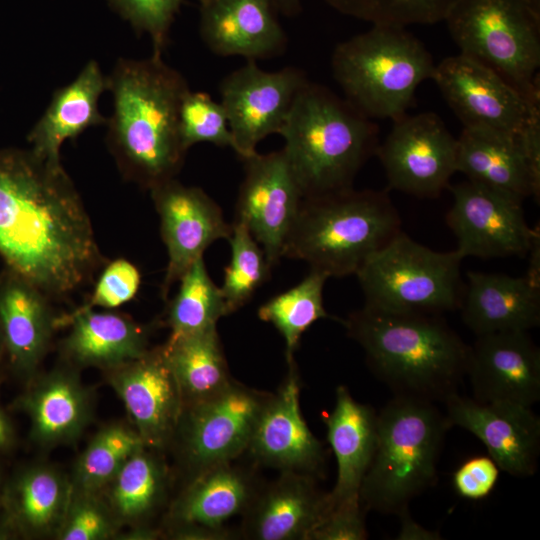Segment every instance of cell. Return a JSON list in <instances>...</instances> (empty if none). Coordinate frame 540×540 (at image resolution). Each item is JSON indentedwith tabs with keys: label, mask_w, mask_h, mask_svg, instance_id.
I'll list each match as a JSON object with an SVG mask.
<instances>
[{
	"label": "cell",
	"mask_w": 540,
	"mask_h": 540,
	"mask_svg": "<svg viewBox=\"0 0 540 540\" xmlns=\"http://www.w3.org/2000/svg\"><path fill=\"white\" fill-rule=\"evenodd\" d=\"M443 403L450 426L475 435L500 470L516 477L535 474L540 454V419L531 407L479 402L458 393Z\"/></svg>",
	"instance_id": "17"
},
{
	"label": "cell",
	"mask_w": 540,
	"mask_h": 540,
	"mask_svg": "<svg viewBox=\"0 0 540 540\" xmlns=\"http://www.w3.org/2000/svg\"><path fill=\"white\" fill-rule=\"evenodd\" d=\"M70 325L60 350L66 363L96 367L106 372L143 356L148 349L147 329L113 311H73L57 317V327Z\"/></svg>",
	"instance_id": "27"
},
{
	"label": "cell",
	"mask_w": 540,
	"mask_h": 540,
	"mask_svg": "<svg viewBox=\"0 0 540 540\" xmlns=\"http://www.w3.org/2000/svg\"><path fill=\"white\" fill-rule=\"evenodd\" d=\"M467 278L460 309L476 336L539 326L540 287L526 276L469 271Z\"/></svg>",
	"instance_id": "26"
},
{
	"label": "cell",
	"mask_w": 540,
	"mask_h": 540,
	"mask_svg": "<svg viewBox=\"0 0 540 540\" xmlns=\"http://www.w3.org/2000/svg\"><path fill=\"white\" fill-rule=\"evenodd\" d=\"M457 172L468 180L521 200L540 197V159L525 147L521 133L463 128L457 138Z\"/></svg>",
	"instance_id": "25"
},
{
	"label": "cell",
	"mask_w": 540,
	"mask_h": 540,
	"mask_svg": "<svg viewBox=\"0 0 540 540\" xmlns=\"http://www.w3.org/2000/svg\"><path fill=\"white\" fill-rule=\"evenodd\" d=\"M327 513V493L317 488L314 476L281 471L259 488L243 514L242 535L254 540H308Z\"/></svg>",
	"instance_id": "24"
},
{
	"label": "cell",
	"mask_w": 540,
	"mask_h": 540,
	"mask_svg": "<svg viewBox=\"0 0 540 540\" xmlns=\"http://www.w3.org/2000/svg\"><path fill=\"white\" fill-rule=\"evenodd\" d=\"M259 488L254 475L233 461L202 470L176 499L169 526L198 525L226 529L231 518L244 514Z\"/></svg>",
	"instance_id": "31"
},
{
	"label": "cell",
	"mask_w": 540,
	"mask_h": 540,
	"mask_svg": "<svg viewBox=\"0 0 540 540\" xmlns=\"http://www.w3.org/2000/svg\"><path fill=\"white\" fill-rule=\"evenodd\" d=\"M455 249L434 251L399 232L355 274L369 308L440 315L460 309L464 286Z\"/></svg>",
	"instance_id": "9"
},
{
	"label": "cell",
	"mask_w": 540,
	"mask_h": 540,
	"mask_svg": "<svg viewBox=\"0 0 540 540\" xmlns=\"http://www.w3.org/2000/svg\"><path fill=\"white\" fill-rule=\"evenodd\" d=\"M276 393L264 404L247 452L265 466L316 476L324 464L322 443L308 427L300 409V384L295 361Z\"/></svg>",
	"instance_id": "19"
},
{
	"label": "cell",
	"mask_w": 540,
	"mask_h": 540,
	"mask_svg": "<svg viewBox=\"0 0 540 540\" xmlns=\"http://www.w3.org/2000/svg\"><path fill=\"white\" fill-rule=\"evenodd\" d=\"M328 278L326 273L310 269L302 281L258 309L259 319L271 323L282 335L287 363L294 361L303 333L317 320L330 318L323 304V288Z\"/></svg>",
	"instance_id": "34"
},
{
	"label": "cell",
	"mask_w": 540,
	"mask_h": 540,
	"mask_svg": "<svg viewBox=\"0 0 540 540\" xmlns=\"http://www.w3.org/2000/svg\"><path fill=\"white\" fill-rule=\"evenodd\" d=\"M50 297L5 267L0 273V331L12 370L30 381L38 372L57 328Z\"/></svg>",
	"instance_id": "21"
},
{
	"label": "cell",
	"mask_w": 540,
	"mask_h": 540,
	"mask_svg": "<svg viewBox=\"0 0 540 540\" xmlns=\"http://www.w3.org/2000/svg\"><path fill=\"white\" fill-rule=\"evenodd\" d=\"M279 134L303 198L352 188L379 144L378 127L371 119L345 98L309 80Z\"/></svg>",
	"instance_id": "4"
},
{
	"label": "cell",
	"mask_w": 540,
	"mask_h": 540,
	"mask_svg": "<svg viewBox=\"0 0 540 540\" xmlns=\"http://www.w3.org/2000/svg\"><path fill=\"white\" fill-rule=\"evenodd\" d=\"M140 284L138 268L126 259H116L104 268L88 301L74 311L119 307L134 298Z\"/></svg>",
	"instance_id": "42"
},
{
	"label": "cell",
	"mask_w": 540,
	"mask_h": 540,
	"mask_svg": "<svg viewBox=\"0 0 540 540\" xmlns=\"http://www.w3.org/2000/svg\"><path fill=\"white\" fill-rule=\"evenodd\" d=\"M169 536L182 540H226L233 534L227 529H211L198 525L169 526Z\"/></svg>",
	"instance_id": "45"
},
{
	"label": "cell",
	"mask_w": 540,
	"mask_h": 540,
	"mask_svg": "<svg viewBox=\"0 0 540 540\" xmlns=\"http://www.w3.org/2000/svg\"><path fill=\"white\" fill-rule=\"evenodd\" d=\"M4 357H5V351H4L3 340H2L1 331H0V367L3 362Z\"/></svg>",
	"instance_id": "50"
},
{
	"label": "cell",
	"mask_w": 540,
	"mask_h": 540,
	"mask_svg": "<svg viewBox=\"0 0 540 540\" xmlns=\"http://www.w3.org/2000/svg\"><path fill=\"white\" fill-rule=\"evenodd\" d=\"M276 10L286 16H295L301 11L300 0H273Z\"/></svg>",
	"instance_id": "49"
},
{
	"label": "cell",
	"mask_w": 540,
	"mask_h": 540,
	"mask_svg": "<svg viewBox=\"0 0 540 540\" xmlns=\"http://www.w3.org/2000/svg\"><path fill=\"white\" fill-rule=\"evenodd\" d=\"M162 348L184 407L219 394L233 380L216 327L168 338Z\"/></svg>",
	"instance_id": "32"
},
{
	"label": "cell",
	"mask_w": 540,
	"mask_h": 540,
	"mask_svg": "<svg viewBox=\"0 0 540 540\" xmlns=\"http://www.w3.org/2000/svg\"><path fill=\"white\" fill-rule=\"evenodd\" d=\"M0 497H1V491H0Z\"/></svg>",
	"instance_id": "51"
},
{
	"label": "cell",
	"mask_w": 540,
	"mask_h": 540,
	"mask_svg": "<svg viewBox=\"0 0 540 540\" xmlns=\"http://www.w3.org/2000/svg\"><path fill=\"white\" fill-rule=\"evenodd\" d=\"M106 83L113 97L107 143L121 173L148 190L174 179L187 152L179 134L185 78L152 54L118 60Z\"/></svg>",
	"instance_id": "2"
},
{
	"label": "cell",
	"mask_w": 540,
	"mask_h": 540,
	"mask_svg": "<svg viewBox=\"0 0 540 540\" xmlns=\"http://www.w3.org/2000/svg\"><path fill=\"white\" fill-rule=\"evenodd\" d=\"M399 232L400 215L386 191L352 187L303 198L282 257L329 277L355 275Z\"/></svg>",
	"instance_id": "5"
},
{
	"label": "cell",
	"mask_w": 540,
	"mask_h": 540,
	"mask_svg": "<svg viewBox=\"0 0 540 540\" xmlns=\"http://www.w3.org/2000/svg\"><path fill=\"white\" fill-rule=\"evenodd\" d=\"M0 257L52 298H64L102 262L83 202L61 162L0 149Z\"/></svg>",
	"instance_id": "1"
},
{
	"label": "cell",
	"mask_w": 540,
	"mask_h": 540,
	"mask_svg": "<svg viewBox=\"0 0 540 540\" xmlns=\"http://www.w3.org/2000/svg\"><path fill=\"white\" fill-rule=\"evenodd\" d=\"M431 79L464 128L518 135L540 116L539 103L463 54L435 64Z\"/></svg>",
	"instance_id": "11"
},
{
	"label": "cell",
	"mask_w": 540,
	"mask_h": 540,
	"mask_svg": "<svg viewBox=\"0 0 540 540\" xmlns=\"http://www.w3.org/2000/svg\"><path fill=\"white\" fill-rule=\"evenodd\" d=\"M453 204L446 221L457 239V251L465 258L524 257L539 227L530 228L524 218L523 200L467 180L448 186Z\"/></svg>",
	"instance_id": "14"
},
{
	"label": "cell",
	"mask_w": 540,
	"mask_h": 540,
	"mask_svg": "<svg viewBox=\"0 0 540 540\" xmlns=\"http://www.w3.org/2000/svg\"><path fill=\"white\" fill-rule=\"evenodd\" d=\"M107 89L99 64L90 60L68 85L57 89L42 117L28 135L31 150L41 158L61 162L60 149L86 129L104 125L98 101Z\"/></svg>",
	"instance_id": "30"
},
{
	"label": "cell",
	"mask_w": 540,
	"mask_h": 540,
	"mask_svg": "<svg viewBox=\"0 0 540 540\" xmlns=\"http://www.w3.org/2000/svg\"><path fill=\"white\" fill-rule=\"evenodd\" d=\"M243 162L235 220L248 228L272 268L282 258L303 195L282 149L256 152Z\"/></svg>",
	"instance_id": "15"
},
{
	"label": "cell",
	"mask_w": 540,
	"mask_h": 540,
	"mask_svg": "<svg viewBox=\"0 0 540 540\" xmlns=\"http://www.w3.org/2000/svg\"><path fill=\"white\" fill-rule=\"evenodd\" d=\"M149 191L168 253L161 286V295L166 299L171 286L203 257L213 242L229 238L232 224L227 223L220 206L199 187L183 185L174 178Z\"/></svg>",
	"instance_id": "16"
},
{
	"label": "cell",
	"mask_w": 540,
	"mask_h": 540,
	"mask_svg": "<svg viewBox=\"0 0 540 540\" xmlns=\"http://www.w3.org/2000/svg\"><path fill=\"white\" fill-rule=\"evenodd\" d=\"M335 400L333 410L323 416L337 462L336 483L327 493L328 512L341 503L360 500L377 440V414L372 407L356 401L343 385L337 387Z\"/></svg>",
	"instance_id": "28"
},
{
	"label": "cell",
	"mask_w": 540,
	"mask_h": 540,
	"mask_svg": "<svg viewBox=\"0 0 540 540\" xmlns=\"http://www.w3.org/2000/svg\"><path fill=\"white\" fill-rule=\"evenodd\" d=\"M30 422V436L42 448L77 440L92 419L93 398L77 368L65 363L36 374L17 399Z\"/></svg>",
	"instance_id": "22"
},
{
	"label": "cell",
	"mask_w": 540,
	"mask_h": 540,
	"mask_svg": "<svg viewBox=\"0 0 540 540\" xmlns=\"http://www.w3.org/2000/svg\"><path fill=\"white\" fill-rule=\"evenodd\" d=\"M450 427L435 403L395 395L377 414L376 447L359 492L364 510L397 515L431 487Z\"/></svg>",
	"instance_id": "6"
},
{
	"label": "cell",
	"mask_w": 540,
	"mask_h": 540,
	"mask_svg": "<svg viewBox=\"0 0 540 540\" xmlns=\"http://www.w3.org/2000/svg\"><path fill=\"white\" fill-rule=\"evenodd\" d=\"M178 282V291L167 310L169 338L216 327L217 321L228 315L220 287L211 279L203 257L197 259Z\"/></svg>",
	"instance_id": "35"
},
{
	"label": "cell",
	"mask_w": 540,
	"mask_h": 540,
	"mask_svg": "<svg viewBox=\"0 0 540 540\" xmlns=\"http://www.w3.org/2000/svg\"><path fill=\"white\" fill-rule=\"evenodd\" d=\"M499 466L490 456L478 455L464 461L453 473L456 493L469 500L486 498L499 479Z\"/></svg>",
	"instance_id": "44"
},
{
	"label": "cell",
	"mask_w": 540,
	"mask_h": 540,
	"mask_svg": "<svg viewBox=\"0 0 540 540\" xmlns=\"http://www.w3.org/2000/svg\"><path fill=\"white\" fill-rule=\"evenodd\" d=\"M466 376L476 401L531 407L540 399V350L528 332L477 336L469 350Z\"/></svg>",
	"instance_id": "20"
},
{
	"label": "cell",
	"mask_w": 540,
	"mask_h": 540,
	"mask_svg": "<svg viewBox=\"0 0 540 540\" xmlns=\"http://www.w3.org/2000/svg\"><path fill=\"white\" fill-rule=\"evenodd\" d=\"M98 495L72 492L57 539L103 540L115 534L118 521L108 504Z\"/></svg>",
	"instance_id": "40"
},
{
	"label": "cell",
	"mask_w": 540,
	"mask_h": 540,
	"mask_svg": "<svg viewBox=\"0 0 540 540\" xmlns=\"http://www.w3.org/2000/svg\"><path fill=\"white\" fill-rule=\"evenodd\" d=\"M139 33L147 34L154 55L167 45L169 30L183 0H107Z\"/></svg>",
	"instance_id": "41"
},
{
	"label": "cell",
	"mask_w": 540,
	"mask_h": 540,
	"mask_svg": "<svg viewBox=\"0 0 540 540\" xmlns=\"http://www.w3.org/2000/svg\"><path fill=\"white\" fill-rule=\"evenodd\" d=\"M345 99L369 119L406 114L418 86L435 64L424 44L405 27L372 25L339 43L331 59Z\"/></svg>",
	"instance_id": "7"
},
{
	"label": "cell",
	"mask_w": 540,
	"mask_h": 540,
	"mask_svg": "<svg viewBox=\"0 0 540 540\" xmlns=\"http://www.w3.org/2000/svg\"><path fill=\"white\" fill-rule=\"evenodd\" d=\"M527 255H529V266L525 276L534 285L540 287V233L535 236Z\"/></svg>",
	"instance_id": "47"
},
{
	"label": "cell",
	"mask_w": 540,
	"mask_h": 540,
	"mask_svg": "<svg viewBox=\"0 0 540 540\" xmlns=\"http://www.w3.org/2000/svg\"><path fill=\"white\" fill-rule=\"evenodd\" d=\"M15 440V431L8 415L0 406V452L9 449Z\"/></svg>",
	"instance_id": "48"
},
{
	"label": "cell",
	"mask_w": 540,
	"mask_h": 540,
	"mask_svg": "<svg viewBox=\"0 0 540 540\" xmlns=\"http://www.w3.org/2000/svg\"><path fill=\"white\" fill-rule=\"evenodd\" d=\"M443 21L460 54L540 104V0H454Z\"/></svg>",
	"instance_id": "8"
},
{
	"label": "cell",
	"mask_w": 540,
	"mask_h": 540,
	"mask_svg": "<svg viewBox=\"0 0 540 540\" xmlns=\"http://www.w3.org/2000/svg\"><path fill=\"white\" fill-rule=\"evenodd\" d=\"M145 447L134 428L120 424L103 427L75 464L71 479L73 492L99 494L126 460Z\"/></svg>",
	"instance_id": "36"
},
{
	"label": "cell",
	"mask_w": 540,
	"mask_h": 540,
	"mask_svg": "<svg viewBox=\"0 0 540 540\" xmlns=\"http://www.w3.org/2000/svg\"><path fill=\"white\" fill-rule=\"evenodd\" d=\"M400 519V529L397 535L398 540H439L442 539L438 531L430 530L418 522L410 515L408 506L397 513Z\"/></svg>",
	"instance_id": "46"
},
{
	"label": "cell",
	"mask_w": 540,
	"mask_h": 540,
	"mask_svg": "<svg viewBox=\"0 0 540 540\" xmlns=\"http://www.w3.org/2000/svg\"><path fill=\"white\" fill-rule=\"evenodd\" d=\"M341 322L395 395L443 403L458 393L470 346L439 315L363 306Z\"/></svg>",
	"instance_id": "3"
},
{
	"label": "cell",
	"mask_w": 540,
	"mask_h": 540,
	"mask_svg": "<svg viewBox=\"0 0 540 540\" xmlns=\"http://www.w3.org/2000/svg\"><path fill=\"white\" fill-rule=\"evenodd\" d=\"M269 395L232 380L219 394L184 407L175 436L193 476L247 451Z\"/></svg>",
	"instance_id": "10"
},
{
	"label": "cell",
	"mask_w": 540,
	"mask_h": 540,
	"mask_svg": "<svg viewBox=\"0 0 540 540\" xmlns=\"http://www.w3.org/2000/svg\"><path fill=\"white\" fill-rule=\"evenodd\" d=\"M179 134L187 151L197 143H211L234 150L227 116L222 104L205 92L188 90L179 108Z\"/></svg>",
	"instance_id": "39"
},
{
	"label": "cell",
	"mask_w": 540,
	"mask_h": 540,
	"mask_svg": "<svg viewBox=\"0 0 540 540\" xmlns=\"http://www.w3.org/2000/svg\"><path fill=\"white\" fill-rule=\"evenodd\" d=\"M72 483L51 465L35 464L18 472L3 488V524L25 537L56 536L66 515Z\"/></svg>",
	"instance_id": "29"
},
{
	"label": "cell",
	"mask_w": 540,
	"mask_h": 540,
	"mask_svg": "<svg viewBox=\"0 0 540 540\" xmlns=\"http://www.w3.org/2000/svg\"><path fill=\"white\" fill-rule=\"evenodd\" d=\"M107 379L145 446L166 447L175 437L184 405L162 346L107 371Z\"/></svg>",
	"instance_id": "18"
},
{
	"label": "cell",
	"mask_w": 540,
	"mask_h": 540,
	"mask_svg": "<svg viewBox=\"0 0 540 540\" xmlns=\"http://www.w3.org/2000/svg\"><path fill=\"white\" fill-rule=\"evenodd\" d=\"M200 35L219 56L248 60L281 54L286 34L275 15L273 0H198Z\"/></svg>",
	"instance_id": "23"
},
{
	"label": "cell",
	"mask_w": 540,
	"mask_h": 540,
	"mask_svg": "<svg viewBox=\"0 0 540 540\" xmlns=\"http://www.w3.org/2000/svg\"><path fill=\"white\" fill-rule=\"evenodd\" d=\"M307 81L304 72L296 67L268 72L252 60L222 80L220 103L240 159L256 153L257 145L267 136L279 134Z\"/></svg>",
	"instance_id": "13"
},
{
	"label": "cell",
	"mask_w": 540,
	"mask_h": 540,
	"mask_svg": "<svg viewBox=\"0 0 540 540\" xmlns=\"http://www.w3.org/2000/svg\"><path fill=\"white\" fill-rule=\"evenodd\" d=\"M166 483L165 465L145 447L130 456L106 486L108 506L118 522L140 523L160 506Z\"/></svg>",
	"instance_id": "33"
},
{
	"label": "cell",
	"mask_w": 540,
	"mask_h": 540,
	"mask_svg": "<svg viewBox=\"0 0 540 540\" xmlns=\"http://www.w3.org/2000/svg\"><path fill=\"white\" fill-rule=\"evenodd\" d=\"M227 240L231 248V257L225 267L220 290L229 315L252 298L268 279L271 266L262 247L242 222L234 220Z\"/></svg>",
	"instance_id": "37"
},
{
	"label": "cell",
	"mask_w": 540,
	"mask_h": 540,
	"mask_svg": "<svg viewBox=\"0 0 540 540\" xmlns=\"http://www.w3.org/2000/svg\"><path fill=\"white\" fill-rule=\"evenodd\" d=\"M338 12L372 25L408 27L443 21L454 0H324Z\"/></svg>",
	"instance_id": "38"
},
{
	"label": "cell",
	"mask_w": 540,
	"mask_h": 540,
	"mask_svg": "<svg viewBox=\"0 0 540 540\" xmlns=\"http://www.w3.org/2000/svg\"><path fill=\"white\" fill-rule=\"evenodd\" d=\"M375 155L389 188L417 197L438 196L457 172V139L433 112L394 120Z\"/></svg>",
	"instance_id": "12"
},
{
	"label": "cell",
	"mask_w": 540,
	"mask_h": 540,
	"mask_svg": "<svg viewBox=\"0 0 540 540\" xmlns=\"http://www.w3.org/2000/svg\"><path fill=\"white\" fill-rule=\"evenodd\" d=\"M364 508L360 500L332 508L313 529L308 540H364L368 538Z\"/></svg>",
	"instance_id": "43"
}]
</instances>
